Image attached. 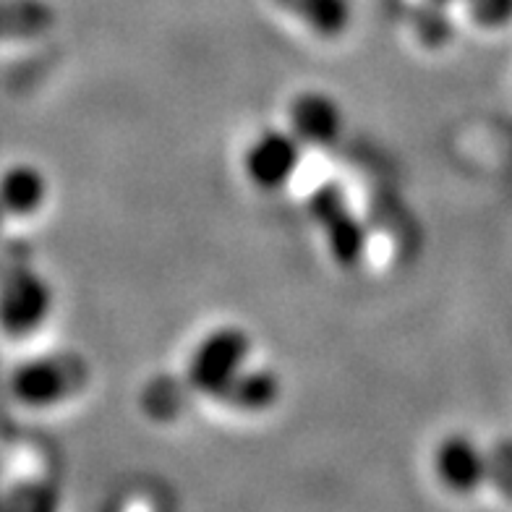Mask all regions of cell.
Instances as JSON below:
<instances>
[{
    "label": "cell",
    "mask_w": 512,
    "mask_h": 512,
    "mask_svg": "<svg viewBox=\"0 0 512 512\" xmlns=\"http://www.w3.org/2000/svg\"><path fill=\"white\" fill-rule=\"evenodd\" d=\"M489 479L512 497V445H499L494 455H489Z\"/></svg>",
    "instance_id": "13"
},
{
    "label": "cell",
    "mask_w": 512,
    "mask_h": 512,
    "mask_svg": "<svg viewBox=\"0 0 512 512\" xmlns=\"http://www.w3.org/2000/svg\"><path fill=\"white\" fill-rule=\"evenodd\" d=\"M309 215L324 238L332 262L340 270H356L369 249V233L364 220L356 215L351 199L337 181L319 183L309 194Z\"/></svg>",
    "instance_id": "3"
},
{
    "label": "cell",
    "mask_w": 512,
    "mask_h": 512,
    "mask_svg": "<svg viewBox=\"0 0 512 512\" xmlns=\"http://www.w3.org/2000/svg\"><path fill=\"white\" fill-rule=\"evenodd\" d=\"M288 126L304 147H330L343 134V108L327 92H298L288 105Z\"/></svg>",
    "instance_id": "6"
},
{
    "label": "cell",
    "mask_w": 512,
    "mask_h": 512,
    "mask_svg": "<svg viewBox=\"0 0 512 512\" xmlns=\"http://www.w3.org/2000/svg\"><path fill=\"white\" fill-rule=\"evenodd\" d=\"M434 3H445L447 6V3H455V0H434Z\"/></svg>",
    "instance_id": "15"
},
{
    "label": "cell",
    "mask_w": 512,
    "mask_h": 512,
    "mask_svg": "<svg viewBox=\"0 0 512 512\" xmlns=\"http://www.w3.org/2000/svg\"><path fill=\"white\" fill-rule=\"evenodd\" d=\"M304 144L290 128H267L243 152V173L262 191L285 189L301 168Z\"/></svg>",
    "instance_id": "5"
},
{
    "label": "cell",
    "mask_w": 512,
    "mask_h": 512,
    "mask_svg": "<svg viewBox=\"0 0 512 512\" xmlns=\"http://www.w3.org/2000/svg\"><path fill=\"white\" fill-rule=\"evenodd\" d=\"M89 382V364L76 353H50L27 358L8 377V390L24 408H53L74 398Z\"/></svg>",
    "instance_id": "2"
},
{
    "label": "cell",
    "mask_w": 512,
    "mask_h": 512,
    "mask_svg": "<svg viewBox=\"0 0 512 512\" xmlns=\"http://www.w3.org/2000/svg\"><path fill=\"white\" fill-rule=\"evenodd\" d=\"M465 8L481 27L499 29L512 21V0H465Z\"/></svg>",
    "instance_id": "12"
},
{
    "label": "cell",
    "mask_w": 512,
    "mask_h": 512,
    "mask_svg": "<svg viewBox=\"0 0 512 512\" xmlns=\"http://www.w3.org/2000/svg\"><path fill=\"white\" fill-rule=\"evenodd\" d=\"M251 337L243 327H217L194 345L186 364V382L194 392L217 400L243 366H249Z\"/></svg>",
    "instance_id": "4"
},
{
    "label": "cell",
    "mask_w": 512,
    "mask_h": 512,
    "mask_svg": "<svg viewBox=\"0 0 512 512\" xmlns=\"http://www.w3.org/2000/svg\"><path fill=\"white\" fill-rule=\"evenodd\" d=\"M277 398H280V379L275 371L243 366L233 382L217 395V403L228 405L238 413H259L272 408Z\"/></svg>",
    "instance_id": "9"
},
{
    "label": "cell",
    "mask_w": 512,
    "mask_h": 512,
    "mask_svg": "<svg viewBox=\"0 0 512 512\" xmlns=\"http://www.w3.org/2000/svg\"><path fill=\"white\" fill-rule=\"evenodd\" d=\"M6 215H3V212H0V243H3V233H6Z\"/></svg>",
    "instance_id": "14"
},
{
    "label": "cell",
    "mask_w": 512,
    "mask_h": 512,
    "mask_svg": "<svg viewBox=\"0 0 512 512\" xmlns=\"http://www.w3.org/2000/svg\"><path fill=\"white\" fill-rule=\"evenodd\" d=\"M55 293L24 246H0V335L27 340L50 322Z\"/></svg>",
    "instance_id": "1"
},
{
    "label": "cell",
    "mask_w": 512,
    "mask_h": 512,
    "mask_svg": "<svg viewBox=\"0 0 512 512\" xmlns=\"http://www.w3.org/2000/svg\"><path fill=\"white\" fill-rule=\"evenodd\" d=\"M275 6L306 24L322 40L343 37L353 21L351 0H275Z\"/></svg>",
    "instance_id": "10"
},
{
    "label": "cell",
    "mask_w": 512,
    "mask_h": 512,
    "mask_svg": "<svg viewBox=\"0 0 512 512\" xmlns=\"http://www.w3.org/2000/svg\"><path fill=\"white\" fill-rule=\"evenodd\" d=\"M50 181L34 162L14 160L0 168V212L6 220H27L45 209Z\"/></svg>",
    "instance_id": "8"
},
{
    "label": "cell",
    "mask_w": 512,
    "mask_h": 512,
    "mask_svg": "<svg viewBox=\"0 0 512 512\" xmlns=\"http://www.w3.org/2000/svg\"><path fill=\"white\" fill-rule=\"evenodd\" d=\"M405 8L411 11V14L405 16V24L411 27L416 40L424 42L426 48H442V45L452 40L455 21L447 14L445 3L426 0V3H405Z\"/></svg>",
    "instance_id": "11"
},
{
    "label": "cell",
    "mask_w": 512,
    "mask_h": 512,
    "mask_svg": "<svg viewBox=\"0 0 512 512\" xmlns=\"http://www.w3.org/2000/svg\"><path fill=\"white\" fill-rule=\"evenodd\" d=\"M434 471L447 489L471 494L489 481V455L471 437L450 434L434 450Z\"/></svg>",
    "instance_id": "7"
}]
</instances>
